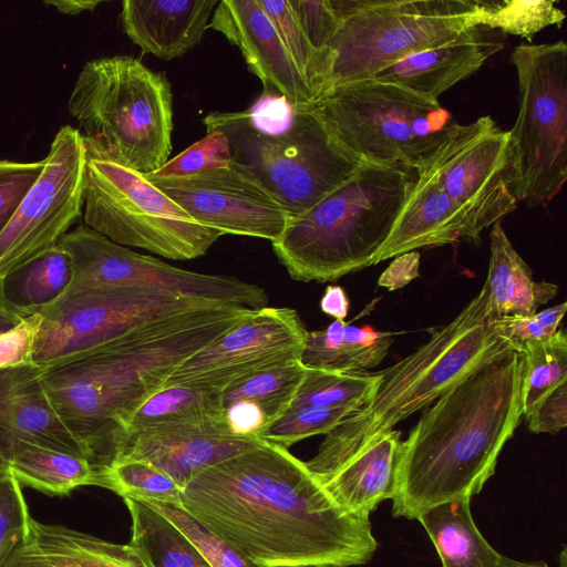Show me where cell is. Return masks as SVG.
I'll return each mask as SVG.
<instances>
[{
    "label": "cell",
    "mask_w": 567,
    "mask_h": 567,
    "mask_svg": "<svg viewBox=\"0 0 567 567\" xmlns=\"http://www.w3.org/2000/svg\"><path fill=\"white\" fill-rule=\"evenodd\" d=\"M181 506L258 567H352L378 542L287 447L258 446L194 474Z\"/></svg>",
    "instance_id": "obj_1"
},
{
    "label": "cell",
    "mask_w": 567,
    "mask_h": 567,
    "mask_svg": "<svg viewBox=\"0 0 567 567\" xmlns=\"http://www.w3.org/2000/svg\"><path fill=\"white\" fill-rule=\"evenodd\" d=\"M255 310L215 301L150 322L103 347L41 369L44 391L86 458L105 475L144 402L185 360Z\"/></svg>",
    "instance_id": "obj_2"
},
{
    "label": "cell",
    "mask_w": 567,
    "mask_h": 567,
    "mask_svg": "<svg viewBox=\"0 0 567 567\" xmlns=\"http://www.w3.org/2000/svg\"><path fill=\"white\" fill-rule=\"evenodd\" d=\"M523 377L524 357L512 350L425 408L401 443L394 517L416 519L437 504L482 491L520 423Z\"/></svg>",
    "instance_id": "obj_3"
},
{
    "label": "cell",
    "mask_w": 567,
    "mask_h": 567,
    "mask_svg": "<svg viewBox=\"0 0 567 567\" xmlns=\"http://www.w3.org/2000/svg\"><path fill=\"white\" fill-rule=\"evenodd\" d=\"M512 350L514 344L492 317L489 288L484 282L452 321L434 329L414 352L379 371L381 382L370 401L324 434L306 466L321 481L378 436Z\"/></svg>",
    "instance_id": "obj_4"
},
{
    "label": "cell",
    "mask_w": 567,
    "mask_h": 567,
    "mask_svg": "<svg viewBox=\"0 0 567 567\" xmlns=\"http://www.w3.org/2000/svg\"><path fill=\"white\" fill-rule=\"evenodd\" d=\"M416 179L400 164L365 162L340 187L290 218L271 241L291 279L327 282L373 265Z\"/></svg>",
    "instance_id": "obj_5"
},
{
    "label": "cell",
    "mask_w": 567,
    "mask_h": 567,
    "mask_svg": "<svg viewBox=\"0 0 567 567\" xmlns=\"http://www.w3.org/2000/svg\"><path fill=\"white\" fill-rule=\"evenodd\" d=\"M82 135L144 175L172 152L173 94L163 73L128 55L87 61L68 100Z\"/></svg>",
    "instance_id": "obj_6"
},
{
    "label": "cell",
    "mask_w": 567,
    "mask_h": 567,
    "mask_svg": "<svg viewBox=\"0 0 567 567\" xmlns=\"http://www.w3.org/2000/svg\"><path fill=\"white\" fill-rule=\"evenodd\" d=\"M292 107V106H291ZM203 123L223 133L231 159L297 217L350 179L365 163L338 144L302 107L282 127L266 131L248 111L213 112Z\"/></svg>",
    "instance_id": "obj_7"
},
{
    "label": "cell",
    "mask_w": 567,
    "mask_h": 567,
    "mask_svg": "<svg viewBox=\"0 0 567 567\" xmlns=\"http://www.w3.org/2000/svg\"><path fill=\"white\" fill-rule=\"evenodd\" d=\"M301 107L361 161L415 171L433 156L456 123L437 100L374 79L333 86Z\"/></svg>",
    "instance_id": "obj_8"
},
{
    "label": "cell",
    "mask_w": 567,
    "mask_h": 567,
    "mask_svg": "<svg viewBox=\"0 0 567 567\" xmlns=\"http://www.w3.org/2000/svg\"><path fill=\"white\" fill-rule=\"evenodd\" d=\"M339 19L328 48L326 91L482 25L478 0H331ZM323 93V94H324Z\"/></svg>",
    "instance_id": "obj_9"
},
{
    "label": "cell",
    "mask_w": 567,
    "mask_h": 567,
    "mask_svg": "<svg viewBox=\"0 0 567 567\" xmlns=\"http://www.w3.org/2000/svg\"><path fill=\"white\" fill-rule=\"evenodd\" d=\"M84 138V225L124 247L189 260L200 257L224 234L202 225L150 182Z\"/></svg>",
    "instance_id": "obj_10"
},
{
    "label": "cell",
    "mask_w": 567,
    "mask_h": 567,
    "mask_svg": "<svg viewBox=\"0 0 567 567\" xmlns=\"http://www.w3.org/2000/svg\"><path fill=\"white\" fill-rule=\"evenodd\" d=\"M511 61L518 113L508 131L511 188L516 202L547 207L567 179V44H525Z\"/></svg>",
    "instance_id": "obj_11"
},
{
    "label": "cell",
    "mask_w": 567,
    "mask_h": 567,
    "mask_svg": "<svg viewBox=\"0 0 567 567\" xmlns=\"http://www.w3.org/2000/svg\"><path fill=\"white\" fill-rule=\"evenodd\" d=\"M215 302L166 290L96 286L42 309L32 363L45 369L113 342L150 322Z\"/></svg>",
    "instance_id": "obj_12"
},
{
    "label": "cell",
    "mask_w": 567,
    "mask_h": 567,
    "mask_svg": "<svg viewBox=\"0 0 567 567\" xmlns=\"http://www.w3.org/2000/svg\"><path fill=\"white\" fill-rule=\"evenodd\" d=\"M58 245L72 266L66 292L96 286L144 287L251 309L268 305V296L259 286L174 267L115 244L84 224L69 230Z\"/></svg>",
    "instance_id": "obj_13"
},
{
    "label": "cell",
    "mask_w": 567,
    "mask_h": 567,
    "mask_svg": "<svg viewBox=\"0 0 567 567\" xmlns=\"http://www.w3.org/2000/svg\"><path fill=\"white\" fill-rule=\"evenodd\" d=\"M508 131L488 116L457 122L433 156L415 172L432 179L481 237L516 209L508 166Z\"/></svg>",
    "instance_id": "obj_14"
},
{
    "label": "cell",
    "mask_w": 567,
    "mask_h": 567,
    "mask_svg": "<svg viewBox=\"0 0 567 567\" xmlns=\"http://www.w3.org/2000/svg\"><path fill=\"white\" fill-rule=\"evenodd\" d=\"M44 166L0 234V278L58 245L83 213L86 153L82 133L63 125Z\"/></svg>",
    "instance_id": "obj_15"
},
{
    "label": "cell",
    "mask_w": 567,
    "mask_h": 567,
    "mask_svg": "<svg viewBox=\"0 0 567 567\" xmlns=\"http://www.w3.org/2000/svg\"><path fill=\"white\" fill-rule=\"evenodd\" d=\"M308 330L295 309L264 307L185 360L164 386L198 385L223 391L260 370L300 360Z\"/></svg>",
    "instance_id": "obj_16"
},
{
    "label": "cell",
    "mask_w": 567,
    "mask_h": 567,
    "mask_svg": "<svg viewBox=\"0 0 567 567\" xmlns=\"http://www.w3.org/2000/svg\"><path fill=\"white\" fill-rule=\"evenodd\" d=\"M146 178L193 219L226 234L276 240L291 216L235 163L183 177Z\"/></svg>",
    "instance_id": "obj_17"
},
{
    "label": "cell",
    "mask_w": 567,
    "mask_h": 567,
    "mask_svg": "<svg viewBox=\"0 0 567 567\" xmlns=\"http://www.w3.org/2000/svg\"><path fill=\"white\" fill-rule=\"evenodd\" d=\"M262 442L259 437L231 435L225 421L157 425L128 435L115 461L146 462L172 477L183 489L197 472Z\"/></svg>",
    "instance_id": "obj_18"
},
{
    "label": "cell",
    "mask_w": 567,
    "mask_h": 567,
    "mask_svg": "<svg viewBox=\"0 0 567 567\" xmlns=\"http://www.w3.org/2000/svg\"><path fill=\"white\" fill-rule=\"evenodd\" d=\"M208 28L236 45L249 70L262 82L264 94L272 91L292 107L306 106L315 94L258 0H221Z\"/></svg>",
    "instance_id": "obj_19"
},
{
    "label": "cell",
    "mask_w": 567,
    "mask_h": 567,
    "mask_svg": "<svg viewBox=\"0 0 567 567\" xmlns=\"http://www.w3.org/2000/svg\"><path fill=\"white\" fill-rule=\"evenodd\" d=\"M80 455L82 447L52 406L34 364L0 369V458L17 441Z\"/></svg>",
    "instance_id": "obj_20"
},
{
    "label": "cell",
    "mask_w": 567,
    "mask_h": 567,
    "mask_svg": "<svg viewBox=\"0 0 567 567\" xmlns=\"http://www.w3.org/2000/svg\"><path fill=\"white\" fill-rule=\"evenodd\" d=\"M503 48L504 42L493 29L475 25L449 43L413 53L382 69L371 79L437 100L443 92L478 71Z\"/></svg>",
    "instance_id": "obj_21"
},
{
    "label": "cell",
    "mask_w": 567,
    "mask_h": 567,
    "mask_svg": "<svg viewBox=\"0 0 567 567\" xmlns=\"http://www.w3.org/2000/svg\"><path fill=\"white\" fill-rule=\"evenodd\" d=\"M217 0H125L118 22L144 53L171 61L200 43Z\"/></svg>",
    "instance_id": "obj_22"
},
{
    "label": "cell",
    "mask_w": 567,
    "mask_h": 567,
    "mask_svg": "<svg viewBox=\"0 0 567 567\" xmlns=\"http://www.w3.org/2000/svg\"><path fill=\"white\" fill-rule=\"evenodd\" d=\"M455 241L481 245L454 203L429 177L416 173L390 236L375 256L373 265L419 248L437 247Z\"/></svg>",
    "instance_id": "obj_23"
},
{
    "label": "cell",
    "mask_w": 567,
    "mask_h": 567,
    "mask_svg": "<svg viewBox=\"0 0 567 567\" xmlns=\"http://www.w3.org/2000/svg\"><path fill=\"white\" fill-rule=\"evenodd\" d=\"M8 563L18 567H146L128 544L30 518Z\"/></svg>",
    "instance_id": "obj_24"
},
{
    "label": "cell",
    "mask_w": 567,
    "mask_h": 567,
    "mask_svg": "<svg viewBox=\"0 0 567 567\" xmlns=\"http://www.w3.org/2000/svg\"><path fill=\"white\" fill-rule=\"evenodd\" d=\"M401 443L400 431H388L319 483L343 511L369 517L393 496Z\"/></svg>",
    "instance_id": "obj_25"
},
{
    "label": "cell",
    "mask_w": 567,
    "mask_h": 567,
    "mask_svg": "<svg viewBox=\"0 0 567 567\" xmlns=\"http://www.w3.org/2000/svg\"><path fill=\"white\" fill-rule=\"evenodd\" d=\"M491 256L485 282L489 288V307L494 319L504 316H532L553 299L558 286L533 279L532 269L508 239L502 220L489 234Z\"/></svg>",
    "instance_id": "obj_26"
},
{
    "label": "cell",
    "mask_w": 567,
    "mask_h": 567,
    "mask_svg": "<svg viewBox=\"0 0 567 567\" xmlns=\"http://www.w3.org/2000/svg\"><path fill=\"white\" fill-rule=\"evenodd\" d=\"M393 341L391 332L334 320L323 330L308 331L300 362L308 369L363 372L383 361Z\"/></svg>",
    "instance_id": "obj_27"
},
{
    "label": "cell",
    "mask_w": 567,
    "mask_h": 567,
    "mask_svg": "<svg viewBox=\"0 0 567 567\" xmlns=\"http://www.w3.org/2000/svg\"><path fill=\"white\" fill-rule=\"evenodd\" d=\"M6 464L22 486L48 495H68L81 486H104L103 473L87 458L28 441L12 444Z\"/></svg>",
    "instance_id": "obj_28"
},
{
    "label": "cell",
    "mask_w": 567,
    "mask_h": 567,
    "mask_svg": "<svg viewBox=\"0 0 567 567\" xmlns=\"http://www.w3.org/2000/svg\"><path fill=\"white\" fill-rule=\"evenodd\" d=\"M470 498L437 504L416 519L430 536L442 567H496L501 554L482 536Z\"/></svg>",
    "instance_id": "obj_29"
},
{
    "label": "cell",
    "mask_w": 567,
    "mask_h": 567,
    "mask_svg": "<svg viewBox=\"0 0 567 567\" xmlns=\"http://www.w3.org/2000/svg\"><path fill=\"white\" fill-rule=\"evenodd\" d=\"M132 519L130 547L146 567H210L189 539L148 503L123 498Z\"/></svg>",
    "instance_id": "obj_30"
},
{
    "label": "cell",
    "mask_w": 567,
    "mask_h": 567,
    "mask_svg": "<svg viewBox=\"0 0 567 567\" xmlns=\"http://www.w3.org/2000/svg\"><path fill=\"white\" fill-rule=\"evenodd\" d=\"M72 266L59 246L18 267L2 279L8 305L23 317L40 312L68 290Z\"/></svg>",
    "instance_id": "obj_31"
},
{
    "label": "cell",
    "mask_w": 567,
    "mask_h": 567,
    "mask_svg": "<svg viewBox=\"0 0 567 567\" xmlns=\"http://www.w3.org/2000/svg\"><path fill=\"white\" fill-rule=\"evenodd\" d=\"M214 421H224L220 390L198 385L163 386L134 414L125 439L152 426Z\"/></svg>",
    "instance_id": "obj_32"
},
{
    "label": "cell",
    "mask_w": 567,
    "mask_h": 567,
    "mask_svg": "<svg viewBox=\"0 0 567 567\" xmlns=\"http://www.w3.org/2000/svg\"><path fill=\"white\" fill-rule=\"evenodd\" d=\"M306 367L291 360L255 372L221 391L223 404L249 400L261 406L269 424L291 405L305 378Z\"/></svg>",
    "instance_id": "obj_33"
},
{
    "label": "cell",
    "mask_w": 567,
    "mask_h": 567,
    "mask_svg": "<svg viewBox=\"0 0 567 567\" xmlns=\"http://www.w3.org/2000/svg\"><path fill=\"white\" fill-rule=\"evenodd\" d=\"M381 382L379 372H334L306 368L290 406H346L353 412L370 401Z\"/></svg>",
    "instance_id": "obj_34"
},
{
    "label": "cell",
    "mask_w": 567,
    "mask_h": 567,
    "mask_svg": "<svg viewBox=\"0 0 567 567\" xmlns=\"http://www.w3.org/2000/svg\"><path fill=\"white\" fill-rule=\"evenodd\" d=\"M524 357L523 415L558 385L567 382V337L564 330L522 344Z\"/></svg>",
    "instance_id": "obj_35"
},
{
    "label": "cell",
    "mask_w": 567,
    "mask_h": 567,
    "mask_svg": "<svg viewBox=\"0 0 567 567\" xmlns=\"http://www.w3.org/2000/svg\"><path fill=\"white\" fill-rule=\"evenodd\" d=\"M258 1L272 21L280 40L311 87L316 100L326 91L327 62L324 56L310 43L288 1Z\"/></svg>",
    "instance_id": "obj_36"
},
{
    "label": "cell",
    "mask_w": 567,
    "mask_h": 567,
    "mask_svg": "<svg viewBox=\"0 0 567 567\" xmlns=\"http://www.w3.org/2000/svg\"><path fill=\"white\" fill-rule=\"evenodd\" d=\"M104 488L122 498L181 506L182 488L155 466L135 460L115 461L106 471Z\"/></svg>",
    "instance_id": "obj_37"
},
{
    "label": "cell",
    "mask_w": 567,
    "mask_h": 567,
    "mask_svg": "<svg viewBox=\"0 0 567 567\" xmlns=\"http://www.w3.org/2000/svg\"><path fill=\"white\" fill-rule=\"evenodd\" d=\"M565 18V12L554 1H483L481 24L532 40L540 30L549 25H560Z\"/></svg>",
    "instance_id": "obj_38"
},
{
    "label": "cell",
    "mask_w": 567,
    "mask_h": 567,
    "mask_svg": "<svg viewBox=\"0 0 567 567\" xmlns=\"http://www.w3.org/2000/svg\"><path fill=\"white\" fill-rule=\"evenodd\" d=\"M353 411L349 408L295 405L270 423L259 435L284 447L317 434H327Z\"/></svg>",
    "instance_id": "obj_39"
},
{
    "label": "cell",
    "mask_w": 567,
    "mask_h": 567,
    "mask_svg": "<svg viewBox=\"0 0 567 567\" xmlns=\"http://www.w3.org/2000/svg\"><path fill=\"white\" fill-rule=\"evenodd\" d=\"M148 504L167 517L189 539L210 567H258L226 544L182 506L158 502Z\"/></svg>",
    "instance_id": "obj_40"
},
{
    "label": "cell",
    "mask_w": 567,
    "mask_h": 567,
    "mask_svg": "<svg viewBox=\"0 0 567 567\" xmlns=\"http://www.w3.org/2000/svg\"><path fill=\"white\" fill-rule=\"evenodd\" d=\"M231 162L227 137L214 131L147 175L161 178L183 177L228 166Z\"/></svg>",
    "instance_id": "obj_41"
},
{
    "label": "cell",
    "mask_w": 567,
    "mask_h": 567,
    "mask_svg": "<svg viewBox=\"0 0 567 567\" xmlns=\"http://www.w3.org/2000/svg\"><path fill=\"white\" fill-rule=\"evenodd\" d=\"M30 518L21 485L8 470L0 474V566L22 540Z\"/></svg>",
    "instance_id": "obj_42"
},
{
    "label": "cell",
    "mask_w": 567,
    "mask_h": 567,
    "mask_svg": "<svg viewBox=\"0 0 567 567\" xmlns=\"http://www.w3.org/2000/svg\"><path fill=\"white\" fill-rule=\"evenodd\" d=\"M43 166V158L30 162L0 159V234L39 178Z\"/></svg>",
    "instance_id": "obj_43"
},
{
    "label": "cell",
    "mask_w": 567,
    "mask_h": 567,
    "mask_svg": "<svg viewBox=\"0 0 567 567\" xmlns=\"http://www.w3.org/2000/svg\"><path fill=\"white\" fill-rule=\"evenodd\" d=\"M566 309L567 303L561 302L532 316L496 318L495 323L499 331L512 341L515 349L519 351L522 344L526 341L543 340L555 334Z\"/></svg>",
    "instance_id": "obj_44"
},
{
    "label": "cell",
    "mask_w": 567,
    "mask_h": 567,
    "mask_svg": "<svg viewBox=\"0 0 567 567\" xmlns=\"http://www.w3.org/2000/svg\"><path fill=\"white\" fill-rule=\"evenodd\" d=\"M288 2L312 47L324 56L328 74V48L339 27V19L331 0H288Z\"/></svg>",
    "instance_id": "obj_45"
},
{
    "label": "cell",
    "mask_w": 567,
    "mask_h": 567,
    "mask_svg": "<svg viewBox=\"0 0 567 567\" xmlns=\"http://www.w3.org/2000/svg\"><path fill=\"white\" fill-rule=\"evenodd\" d=\"M41 320L40 313H33L0 333V369L33 364L32 355Z\"/></svg>",
    "instance_id": "obj_46"
},
{
    "label": "cell",
    "mask_w": 567,
    "mask_h": 567,
    "mask_svg": "<svg viewBox=\"0 0 567 567\" xmlns=\"http://www.w3.org/2000/svg\"><path fill=\"white\" fill-rule=\"evenodd\" d=\"M534 433L555 434L567 425V382L558 385L536 403L525 416Z\"/></svg>",
    "instance_id": "obj_47"
},
{
    "label": "cell",
    "mask_w": 567,
    "mask_h": 567,
    "mask_svg": "<svg viewBox=\"0 0 567 567\" xmlns=\"http://www.w3.org/2000/svg\"><path fill=\"white\" fill-rule=\"evenodd\" d=\"M224 421L228 432L240 437H259L260 433L269 425L261 406L249 400L235 401L224 405Z\"/></svg>",
    "instance_id": "obj_48"
},
{
    "label": "cell",
    "mask_w": 567,
    "mask_h": 567,
    "mask_svg": "<svg viewBox=\"0 0 567 567\" xmlns=\"http://www.w3.org/2000/svg\"><path fill=\"white\" fill-rule=\"evenodd\" d=\"M420 276V252L409 251L396 256L380 275L378 285L390 291L398 290Z\"/></svg>",
    "instance_id": "obj_49"
},
{
    "label": "cell",
    "mask_w": 567,
    "mask_h": 567,
    "mask_svg": "<svg viewBox=\"0 0 567 567\" xmlns=\"http://www.w3.org/2000/svg\"><path fill=\"white\" fill-rule=\"evenodd\" d=\"M350 302L344 289L337 285H330L326 288L321 299L320 309L323 313L343 320L349 312Z\"/></svg>",
    "instance_id": "obj_50"
},
{
    "label": "cell",
    "mask_w": 567,
    "mask_h": 567,
    "mask_svg": "<svg viewBox=\"0 0 567 567\" xmlns=\"http://www.w3.org/2000/svg\"><path fill=\"white\" fill-rule=\"evenodd\" d=\"M48 6L54 7L59 12L75 16L84 11H93L103 3L101 0H44Z\"/></svg>",
    "instance_id": "obj_51"
},
{
    "label": "cell",
    "mask_w": 567,
    "mask_h": 567,
    "mask_svg": "<svg viewBox=\"0 0 567 567\" xmlns=\"http://www.w3.org/2000/svg\"><path fill=\"white\" fill-rule=\"evenodd\" d=\"M25 317L14 311L6 301L0 278V333L19 324Z\"/></svg>",
    "instance_id": "obj_52"
},
{
    "label": "cell",
    "mask_w": 567,
    "mask_h": 567,
    "mask_svg": "<svg viewBox=\"0 0 567 567\" xmlns=\"http://www.w3.org/2000/svg\"><path fill=\"white\" fill-rule=\"evenodd\" d=\"M567 557L566 549L560 554L559 558V567H567ZM496 567H549L545 561H519L516 559L508 558L506 556H501L498 564Z\"/></svg>",
    "instance_id": "obj_53"
},
{
    "label": "cell",
    "mask_w": 567,
    "mask_h": 567,
    "mask_svg": "<svg viewBox=\"0 0 567 567\" xmlns=\"http://www.w3.org/2000/svg\"><path fill=\"white\" fill-rule=\"evenodd\" d=\"M8 471L7 464L0 458V474Z\"/></svg>",
    "instance_id": "obj_54"
},
{
    "label": "cell",
    "mask_w": 567,
    "mask_h": 567,
    "mask_svg": "<svg viewBox=\"0 0 567 567\" xmlns=\"http://www.w3.org/2000/svg\"><path fill=\"white\" fill-rule=\"evenodd\" d=\"M8 557H9V556H8ZM7 559H8V558H7ZM7 559L1 564V566H0V567H18V566L10 565V564L8 563V560H7Z\"/></svg>",
    "instance_id": "obj_55"
}]
</instances>
